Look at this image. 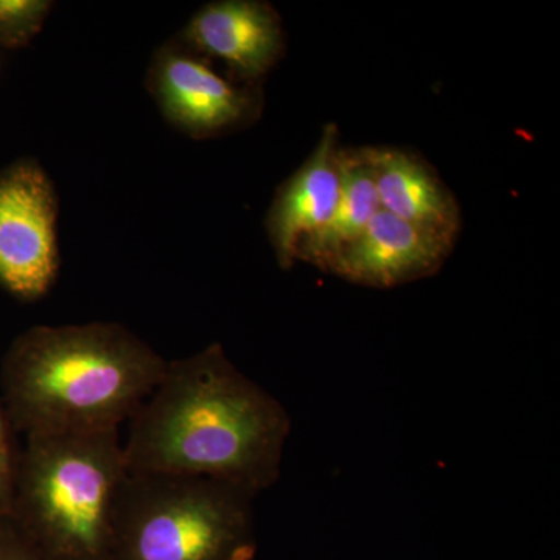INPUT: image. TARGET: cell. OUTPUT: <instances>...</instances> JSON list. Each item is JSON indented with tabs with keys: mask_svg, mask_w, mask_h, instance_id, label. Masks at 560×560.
<instances>
[{
	"mask_svg": "<svg viewBox=\"0 0 560 560\" xmlns=\"http://www.w3.org/2000/svg\"><path fill=\"white\" fill-rule=\"evenodd\" d=\"M128 422L130 474L208 478L256 495L279 481L291 433L285 407L219 342L168 360Z\"/></svg>",
	"mask_w": 560,
	"mask_h": 560,
	"instance_id": "obj_1",
	"label": "cell"
},
{
	"mask_svg": "<svg viewBox=\"0 0 560 560\" xmlns=\"http://www.w3.org/2000/svg\"><path fill=\"white\" fill-rule=\"evenodd\" d=\"M167 361L119 323L35 326L0 360V397L25 438L119 430Z\"/></svg>",
	"mask_w": 560,
	"mask_h": 560,
	"instance_id": "obj_2",
	"label": "cell"
},
{
	"mask_svg": "<svg viewBox=\"0 0 560 560\" xmlns=\"http://www.w3.org/2000/svg\"><path fill=\"white\" fill-rule=\"evenodd\" d=\"M127 477L119 430L27 436L10 517L49 560H109Z\"/></svg>",
	"mask_w": 560,
	"mask_h": 560,
	"instance_id": "obj_3",
	"label": "cell"
},
{
	"mask_svg": "<svg viewBox=\"0 0 560 560\" xmlns=\"http://www.w3.org/2000/svg\"><path fill=\"white\" fill-rule=\"evenodd\" d=\"M256 497L208 478L128 471L109 560H253Z\"/></svg>",
	"mask_w": 560,
	"mask_h": 560,
	"instance_id": "obj_4",
	"label": "cell"
},
{
	"mask_svg": "<svg viewBox=\"0 0 560 560\" xmlns=\"http://www.w3.org/2000/svg\"><path fill=\"white\" fill-rule=\"evenodd\" d=\"M60 200L54 180L32 158L0 171V287L38 301L60 272Z\"/></svg>",
	"mask_w": 560,
	"mask_h": 560,
	"instance_id": "obj_5",
	"label": "cell"
},
{
	"mask_svg": "<svg viewBox=\"0 0 560 560\" xmlns=\"http://www.w3.org/2000/svg\"><path fill=\"white\" fill-rule=\"evenodd\" d=\"M147 88L164 120L197 140L241 131L264 109L260 84L226 79L176 38L154 51Z\"/></svg>",
	"mask_w": 560,
	"mask_h": 560,
	"instance_id": "obj_6",
	"label": "cell"
},
{
	"mask_svg": "<svg viewBox=\"0 0 560 560\" xmlns=\"http://www.w3.org/2000/svg\"><path fill=\"white\" fill-rule=\"evenodd\" d=\"M176 39L206 60L220 61L242 84H260L285 51L282 18L264 0L206 3Z\"/></svg>",
	"mask_w": 560,
	"mask_h": 560,
	"instance_id": "obj_7",
	"label": "cell"
},
{
	"mask_svg": "<svg viewBox=\"0 0 560 560\" xmlns=\"http://www.w3.org/2000/svg\"><path fill=\"white\" fill-rule=\"evenodd\" d=\"M326 125L315 149L285 183L280 184L265 219V230L282 270L296 264L302 243L326 226L340 195V140Z\"/></svg>",
	"mask_w": 560,
	"mask_h": 560,
	"instance_id": "obj_8",
	"label": "cell"
},
{
	"mask_svg": "<svg viewBox=\"0 0 560 560\" xmlns=\"http://www.w3.org/2000/svg\"><path fill=\"white\" fill-rule=\"evenodd\" d=\"M452 253L444 242L381 209L330 275L370 289H396L436 275Z\"/></svg>",
	"mask_w": 560,
	"mask_h": 560,
	"instance_id": "obj_9",
	"label": "cell"
},
{
	"mask_svg": "<svg viewBox=\"0 0 560 560\" xmlns=\"http://www.w3.org/2000/svg\"><path fill=\"white\" fill-rule=\"evenodd\" d=\"M366 151L381 209L455 249L463 228L459 202L429 162L396 147Z\"/></svg>",
	"mask_w": 560,
	"mask_h": 560,
	"instance_id": "obj_10",
	"label": "cell"
},
{
	"mask_svg": "<svg viewBox=\"0 0 560 560\" xmlns=\"http://www.w3.org/2000/svg\"><path fill=\"white\" fill-rule=\"evenodd\" d=\"M340 172V195L330 220L302 243L296 254V261H305L326 272L334 270L342 253L363 234L381 210L366 147L341 149Z\"/></svg>",
	"mask_w": 560,
	"mask_h": 560,
	"instance_id": "obj_11",
	"label": "cell"
},
{
	"mask_svg": "<svg viewBox=\"0 0 560 560\" xmlns=\"http://www.w3.org/2000/svg\"><path fill=\"white\" fill-rule=\"evenodd\" d=\"M51 7L49 0H0V46H28L43 31Z\"/></svg>",
	"mask_w": 560,
	"mask_h": 560,
	"instance_id": "obj_12",
	"label": "cell"
},
{
	"mask_svg": "<svg viewBox=\"0 0 560 560\" xmlns=\"http://www.w3.org/2000/svg\"><path fill=\"white\" fill-rule=\"evenodd\" d=\"M16 434L2 397H0V517L10 514L11 503H13L14 482H16L21 453Z\"/></svg>",
	"mask_w": 560,
	"mask_h": 560,
	"instance_id": "obj_13",
	"label": "cell"
},
{
	"mask_svg": "<svg viewBox=\"0 0 560 560\" xmlns=\"http://www.w3.org/2000/svg\"><path fill=\"white\" fill-rule=\"evenodd\" d=\"M0 560H49L9 515L0 517Z\"/></svg>",
	"mask_w": 560,
	"mask_h": 560,
	"instance_id": "obj_14",
	"label": "cell"
}]
</instances>
